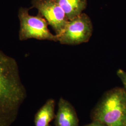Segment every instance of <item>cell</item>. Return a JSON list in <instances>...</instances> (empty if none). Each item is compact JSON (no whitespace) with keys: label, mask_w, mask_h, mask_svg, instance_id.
Instances as JSON below:
<instances>
[{"label":"cell","mask_w":126,"mask_h":126,"mask_svg":"<svg viewBox=\"0 0 126 126\" xmlns=\"http://www.w3.org/2000/svg\"><path fill=\"white\" fill-rule=\"evenodd\" d=\"M27 96L16 61L0 50V126H12Z\"/></svg>","instance_id":"obj_1"},{"label":"cell","mask_w":126,"mask_h":126,"mask_svg":"<svg viewBox=\"0 0 126 126\" xmlns=\"http://www.w3.org/2000/svg\"><path fill=\"white\" fill-rule=\"evenodd\" d=\"M29 9L21 8L18 11L20 21L19 39L20 41L29 39L58 42L57 35L52 34L48 28V23L40 14L32 16Z\"/></svg>","instance_id":"obj_3"},{"label":"cell","mask_w":126,"mask_h":126,"mask_svg":"<svg viewBox=\"0 0 126 126\" xmlns=\"http://www.w3.org/2000/svg\"><path fill=\"white\" fill-rule=\"evenodd\" d=\"M93 32V23L89 16L81 13L69 20L63 31L59 35L58 42L67 45H78L90 40Z\"/></svg>","instance_id":"obj_4"},{"label":"cell","mask_w":126,"mask_h":126,"mask_svg":"<svg viewBox=\"0 0 126 126\" xmlns=\"http://www.w3.org/2000/svg\"><path fill=\"white\" fill-rule=\"evenodd\" d=\"M93 121L107 126H126V92L115 87L104 94L92 113Z\"/></svg>","instance_id":"obj_2"},{"label":"cell","mask_w":126,"mask_h":126,"mask_svg":"<svg viewBox=\"0 0 126 126\" xmlns=\"http://www.w3.org/2000/svg\"><path fill=\"white\" fill-rule=\"evenodd\" d=\"M63 9L68 20L83 13L87 6V0H54Z\"/></svg>","instance_id":"obj_8"},{"label":"cell","mask_w":126,"mask_h":126,"mask_svg":"<svg viewBox=\"0 0 126 126\" xmlns=\"http://www.w3.org/2000/svg\"><path fill=\"white\" fill-rule=\"evenodd\" d=\"M84 126H107L105 124L101 122L97 121H93V122L89 124H88Z\"/></svg>","instance_id":"obj_10"},{"label":"cell","mask_w":126,"mask_h":126,"mask_svg":"<svg viewBox=\"0 0 126 126\" xmlns=\"http://www.w3.org/2000/svg\"><path fill=\"white\" fill-rule=\"evenodd\" d=\"M32 5L52 27L55 34H60L69 21L60 6L54 0H32Z\"/></svg>","instance_id":"obj_5"},{"label":"cell","mask_w":126,"mask_h":126,"mask_svg":"<svg viewBox=\"0 0 126 126\" xmlns=\"http://www.w3.org/2000/svg\"><path fill=\"white\" fill-rule=\"evenodd\" d=\"M117 75L119 79L122 81L124 86V89L126 92V72L122 69H119L117 71Z\"/></svg>","instance_id":"obj_9"},{"label":"cell","mask_w":126,"mask_h":126,"mask_svg":"<svg viewBox=\"0 0 126 126\" xmlns=\"http://www.w3.org/2000/svg\"><path fill=\"white\" fill-rule=\"evenodd\" d=\"M55 126H79V119L75 109L68 101L61 98L55 117Z\"/></svg>","instance_id":"obj_6"},{"label":"cell","mask_w":126,"mask_h":126,"mask_svg":"<svg viewBox=\"0 0 126 126\" xmlns=\"http://www.w3.org/2000/svg\"><path fill=\"white\" fill-rule=\"evenodd\" d=\"M55 100L53 99H48L35 115V126H50V122L55 117Z\"/></svg>","instance_id":"obj_7"}]
</instances>
